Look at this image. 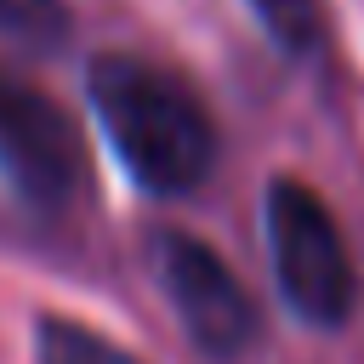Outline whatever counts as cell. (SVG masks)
I'll return each instance as SVG.
<instances>
[{"label":"cell","mask_w":364,"mask_h":364,"mask_svg":"<svg viewBox=\"0 0 364 364\" xmlns=\"http://www.w3.org/2000/svg\"><path fill=\"white\" fill-rule=\"evenodd\" d=\"M0 171L40 210L68 205V193L85 176V148H80L74 119L40 85L6 68H0Z\"/></svg>","instance_id":"cell-3"},{"label":"cell","mask_w":364,"mask_h":364,"mask_svg":"<svg viewBox=\"0 0 364 364\" xmlns=\"http://www.w3.org/2000/svg\"><path fill=\"white\" fill-rule=\"evenodd\" d=\"M267 245H273V273L284 301L313 318V324H341L358 296V273L347 256V239L330 216V205L301 188V182H273L267 188Z\"/></svg>","instance_id":"cell-2"},{"label":"cell","mask_w":364,"mask_h":364,"mask_svg":"<svg viewBox=\"0 0 364 364\" xmlns=\"http://www.w3.org/2000/svg\"><path fill=\"white\" fill-rule=\"evenodd\" d=\"M40 364H142V358L119 353L114 341H102V336L85 330V324L46 318V324H40Z\"/></svg>","instance_id":"cell-6"},{"label":"cell","mask_w":364,"mask_h":364,"mask_svg":"<svg viewBox=\"0 0 364 364\" xmlns=\"http://www.w3.org/2000/svg\"><path fill=\"white\" fill-rule=\"evenodd\" d=\"M91 108L125 171L148 193H188L216 165V125L193 85L142 57H97L91 63Z\"/></svg>","instance_id":"cell-1"},{"label":"cell","mask_w":364,"mask_h":364,"mask_svg":"<svg viewBox=\"0 0 364 364\" xmlns=\"http://www.w3.org/2000/svg\"><path fill=\"white\" fill-rule=\"evenodd\" d=\"M154 273L182 318V330L193 336L199 353L210 358H233L250 347L256 336V307L245 296V284L228 273V262L199 245L193 233H154Z\"/></svg>","instance_id":"cell-4"},{"label":"cell","mask_w":364,"mask_h":364,"mask_svg":"<svg viewBox=\"0 0 364 364\" xmlns=\"http://www.w3.org/2000/svg\"><path fill=\"white\" fill-rule=\"evenodd\" d=\"M0 40L23 51H57L68 40V6L63 0H0Z\"/></svg>","instance_id":"cell-5"},{"label":"cell","mask_w":364,"mask_h":364,"mask_svg":"<svg viewBox=\"0 0 364 364\" xmlns=\"http://www.w3.org/2000/svg\"><path fill=\"white\" fill-rule=\"evenodd\" d=\"M250 6H256V17L267 23V34H273L279 46H290V51H313L318 34H324L318 0H250Z\"/></svg>","instance_id":"cell-7"}]
</instances>
